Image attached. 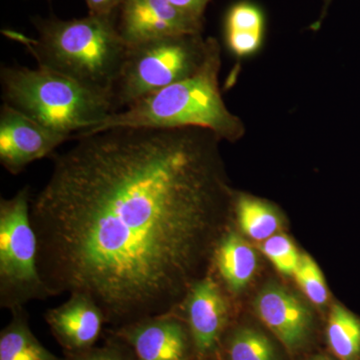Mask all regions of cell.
I'll return each mask as SVG.
<instances>
[{
	"mask_svg": "<svg viewBox=\"0 0 360 360\" xmlns=\"http://www.w3.org/2000/svg\"><path fill=\"white\" fill-rule=\"evenodd\" d=\"M75 141L30 203L49 295L89 296L110 328L174 311L202 278L224 200L219 139L120 127Z\"/></svg>",
	"mask_w": 360,
	"mask_h": 360,
	"instance_id": "cell-1",
	"label": "cell"
},
{
	"mask_svg": "<svg viewBox=\"0 0 360 360\" xmlns=\"http://www.w3.org/2000/svg\"><path fill=\"white\" fill-rule=\"evenodd\" d=\"M221 49L217 39L208 37L205 60L193 75L111 113L75 139L120 127H194L212 132L219 141H238L245 135V124L225 105L219 87Z\"/></svg>",
	"mask_w": 360,
	"mask_h": 360,
	"instance_id": "cell-2",
	"label": "cell"
},
{
	"mask_svg": "<svg viewBox=\"0 0 360 360\" xmlns=\"http://www.w3.org/2000/svg\"><path fill=\"white\" fill-rule=\"evenodd\" d=\"M33 25L37 39L13 30L2 33L22 44L37 65L113 96L129 49L118 32L116 16L89 14L70 20L37 18Z\"/></svg>",
	"mask_w": 360,
	"mask_h": 360,
	"instance_id": "cell-3",
	"label": "cell"
},
{
	"mask_svg": "<svg viewBox=\"0 0 360 360\" xmlns=\"http://www.w3.org/2000/svg\"><path fill=\"white\" fill-rule=\"evenodd\" d=\"M0 84L4 103L70 141L116 111L111 94L44 66H2Z\"/></svg>",
	"mask_w": 360,
	"mask_h": 360,
	"instance_id": "cell-4",
	"label": "cell"
},
{
	"mask_svg": "<svg viewBox=\"0 0 360 360\" xmlns=\"http://www.w3.org/2000/svg\"><path fill=\"white\" fill-rule=\"evenodd\" d=\"M25 186L0 200V307L13 310L51 297L39 267V240Z\"/></svg>",
	"mask_w": 360,
	"mask_h": 360,
	"instance_id": "cell-5",
	"label": "cell"
},
{
	"mask_svg": "<svg viewBox=\"0 0 360 360\" xmlns=\"http://www.w3.org/2000/svg\"><path fill=\"white\" fill-rule=\"evenodd\" d=\"M207 49L202 34L162 37L129 47L113 90L116 111L193 75Z\"/></svg>",
	"mask_w": 360,
	"mask_h": 360,
	"instance_id": "cell-6",
	"label": "cell"
},
{
	"mask_svg": "<svg viewBox=\"0 0 360 360\" xmlns=\"http://www.w3.org/2000/svg\"><path fill=\"white\" fill-rule=\"evenodd\" d=\"M205 22L169 0H123L116 13V26L127 47L162 37L202 34Z\"/></svg>",
	"mask_w": 360,
	"mask_h": 360,
	"instance_id": "cell-7",
	"label": "cell"
},
{
	"mask_svg": "<svg viewBox=\"0 0 360 360\" xmlns=\"http://www.w3.org/2000/svg\"><path fill=\"white\" fill-rule=\"evenodd\" d=\"M6 103L0 108V162L9 174H20L27 165L51 156L70 141Z\"/></svg>",
	"mask_w": 360,
	"mask_h": 360,
	"instance_id": "cell-8",
	"label": "cell"
},
{
	"mask_svg": "<svg viewBox=\"0 0 360 360\" xmlns=\"http://www.w3.org/2000/svg\"><path fill=\"white\" fill-rule=\"evenodd\" d=\"M108 331L129 345L135 360H189L195 350L188 326L174 311Z\"/></svg>",
	"mask_w": 360,
	"mask_h": 360,
	"instance_id": "cell-9",
	"label": "cell"
},
{
	"mask_svg": "<svg viewBox=\"0 0 360 360\" xmlns=\"http://www.w3.org/2000/svg\"><path fill=\"white\" fill-rule=\"evenodd\" d=\"M184 302L186 321L195 352L213 354L229 319V307L217 281L205 276L191 286Z\"/></svg>",
	"mask_w": 360,
	"mask_h": 360,
	"instance_id": "cell-10",
	"label": "cell"
},
{
	"mask_svg": "<svg viewBox=\"0 0 360 360\" xmlns=\"http://www.w3.org/2000/svg\"><path fill=\"white\" fill-rule=\"evenodd\" d=\"M44 319L63 352L96 347L103 333L105 316L89 296L73 293L63 304L46 310Z\"/></svg>",
	"mask_w": 360,
	"mask_h": 360,
	"instance_id": "cell-11",
	"label": "cell"
},
{
	"mask_svg": "<svg viewBox=\"0 0 360 360\" xmlns=\"http://www.w3.org/2000/svg\"><path fill=\"white\" fill-rule=\"evenodd\" d=\"M255 309L260 321L288 349H297L309 338L311 314L297 296L283 286H265L255 298Z\"/></svg>",
	"mask_w": 360,
	"mask_h": 360,
	"instance_id": "cell-12",
	"label": "cell"
},
{
	"mask_svg": "<svg viewBox=\"0 0 360 360\" xmlns=\"http://www.w3.org/2000/svg\"><path fill=\"white\" fill-rule=\"evenodd\" d=\"M266 18L262 6L251 0H239L227 9L224 20V44L236 58L255 56L262 49Z\"/></svg>",
	"mask_w": 360,
	"mask_h": 360,
	"instance_id": "cell-13",
	"label": "cell"
},
{
	"mask_svg": "<svg viewBox=\"0 0 360 360\" xmlns=\"http://www.w3.org/2000/svg\"><path fill=\"white\" fill-rule=\"evenodd\" d=\"M214 264L227 288L238 292L250 283L257 266V255L245 239L234 232L219 238L215 246Z\"/></svg>",
	"mask_w": 360,
	"mask_h": 360,
	"instance_id": "cell-14",
	"label": "cell"
},
{
	"mask_svg": "<svg viewBox=\"0 0 360 360\" xmlns=\"http://www.w3.org/2000/svg\"><path fill=\"white\" fill-rule=\"evenodd\" d=\"M11 312V321L0 333V360H65L51 354L33 335L25 307Z\"/></svg>",
	"mask_w": 360,
	"mask_h": 360,
	"instance_id": "cell-15",
	"label": "cell"
},
{
	"mask_svg": "<svg viewBox=\"0 0 360 360\" xmlns=\"http://www.w3.org/2000/svg\"><path fill=\"white\" fill-rule=\"evenodd\" d=\"M328 341L338 360H360V317L341 304L331 307Z\"/></svg>",
	"mask_w": 360,
	"mask_h": 360,
	"instance_id": "cell-16",
	"label": "cell"
},
{
	"mask_svg": "<svg viewBox=\"0 0 360 360\" xmlns=\"http://www.w3.org/2000/svg\"><path fill=\"white\" fill-rule=\"evenodd\" d=\"M236 208L241 231L255 240H266L279 229L281 219L276 210L259 198L241 194Z\"/></svg>",
	"mask_w": 360,
	"mask_h": 360,
	"instance_id": "cell-17",
	"label": "cell"
},
{
	"mask_svg": "<svg viewBox=\"0 0 360 360\" xmlns=\"http://www.w3.org/2000/svg\"><path fill=\"white\" fill-rule=\"evenodd\" d=\"M229 360H278L269 338L255 329L240 328L227 341Z\"/></svg>",
	"mask_w": 360,
	"mask_h": 360,
	"instance_id": "cell-18",
	"label": "cell"
},
{
	"mask_svg": "<svg viewBox=\"0 0 360 360\" xmlns=\"http://www.w3.org/2000/svg\"><path fill=\"white\" fill-rule=\"evenodd\" d=\"M293 276L303 292L314 304L324 305L328 302V290L323 274L309 255H300Z\"/></svg>",
	"mask_w": 360,
	"mask_h": 360,
	"instance_id": "cell-19",
	"label": "cell"
},
{
	"mask_svg": "<svg viewBox=\"0 0 360 360\" xmlns=\"http://www.w3.org/2000/svg\"><path fill=\"white\" fill-rule=\"evenodd\" d=\"M259 248L279 272L286 276L293 274L300 262V255L290 238L274 234L262 241Z\"/></svg>",
	"mask_w": 360,
	"mask_h": 360,
	"instance_id": "cell-20",
	"label": "cell"
},
{
	"mask_svg": "<svg viewBox=\"0 0 360 360\" xmlns=\"http://www.w3.org/2000/svg\"><path fill=\"white\" fill-rule=\"evenodd\" d=\"M108 333L101 347L77 352H65V360H135L134 352L129 345L117 336Z\"/></svg>",
	"mask_w": 360,
	"mask_h": 360,
	"instance_id": "cell-21",
	"label": "cell"
},
{
	"mask_svg": "<svg viewBox=\"0 0 360 360\" xmlns=\"http://www.w3.org/2000/svg\"><path fill=\"white\" fill-rule=\"evenodd\" d=\"M89 14L96 16H116L123 0H84Z\"/></svg>",
	"mask_w": 360,
	"mask_h": 360,
	"instance_id": "cell-22",
	"label": "cell"
},
{
	"mask_svg": "<svg viewBox=\"0 0 360 360\" xmlns=\"http://www.w3.org/2000/svg\"><path fill=\"white\" fill-rule=\"evenodd\" d=\"M169 1L181 11L200 20H205L206 7L212 0H169Z\"/></svg>",
	"mask_w": 360,
	"mask_h": 360,
	"instance_id": "cell-23",
	"label": "cell"
},
{
	"mask_svg": "<svg viewBox=\"0 0 360 360\" xmlns=\"http://www.w3.org/2000/svg\"><path fill=\"white\" fill-rule=\"evenodd\" d=\"M331 2H333V0H324L323 6H322L321 16H319V20L315 21L314 25L310 26V28H311V30H314V32H317V30H319V28H321L322 22H323L324 18H326V14H328V7L330 6Z\"/></svg>",
	"mask_w": 360,
	"mask_h": 360,
	"instance_id": "cell-24",
	"label": "cell"
},
{
	"mask_svg": "<svg viewBox=\"0 0 360 360\" xmlns=\"http://www.w3.org/2000/svg\"><path fill=\"white\" fill-rule=\"evenodd\" d=\"M312 360H331V359H326V357L319 356V357H315V359H312Z\"/></svg>",
	"mask_w": 360,
	"mask_h": 360,
	"instance_id": "cell-25",
	"label": "cell"
}]
</instances>
